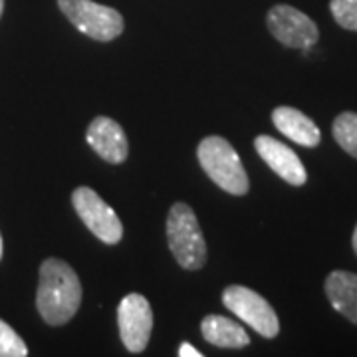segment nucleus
I'll return each instance as SVG.
<instances>
[{"label":"nucleus","mask_w":357,"mask_h":357,"mask_svg":"<svg viewBox=\"0 0 357 357\" xmlns=\"http://www.w3.org/2000/svg\"><path fill=\"white\" fill-rule=\"evenodd\" d=\"M326 296L335 312L357 326V274L333 270L326 278Z\"/></svg>","instance_id":"f8f14e48"},{"label":"nucleus","mask_w":357,"mask_h":357,"mask_svg":"<svg viewBox=\"0 0 357 357\" xmlns=\"http://www.w3.org/2000/svg\"><path fill=\"white\" fill-rule=\"evenodd\" d=\"M266 24L270 34L288 48L306 50V48H312L319 38L316 22L307 14L294 8L290 4L272 6L268 10Z\"/></svg>","instance_id":"0eeeda50"},{"label":"nucleus","mask_w":357,"mask_h":357,"mask_svg":"<svg viewBox=\"0 0 357 357\" xmlns=\"http://www.w3.org/2000/svg\"><path fill=\"white\" fill-rule=\"evenodd\" d=\"M117 324L123 345L131 354H141L153 330V312L147 298L135 292L128 294L117 307Z\"/></svg>","instance_id":"6e6552de"},{"label":"nucleus","mask_w":357,"mask_h":357,"mask_svg":"<svg viewBox=\"0 0 357 357\" xmlns=\"http://www.w3.org/2000/svg\"><path fill=\"white\" fill-rule=\"evenodd\" d=\"M28 347L13 328L0 319V357H26Z\"/></svg>","instance_id":"2eb2a0df"},{"label":"nucleus","mask_w":357,"mask_h":357,"mask_svg":"<svg viewBox=\"0 0 357 357\" xmlns=\"http://www.w3.org/2000/svg\"><path fill=\"white\" fill-rule=\"evenodd\" d=\"M167 241L177 264L185 270H199L206 262V243L197 215L185 203H175L167 217Z\"/></svg>","instance_id":"7ed1b4c3"},{"label":"nucleus","mask_w":357,"mask_h":357,"mask_svg":"<svg viewBox=\"0 0 357 357\" xmlns=\"http://www.w3.org/2000/svg\"><path fill=\"white\" fill-rule=\"evenodd\" d=\"M332 133L345 153L357 159V112H344L333 119Z\"/></svg>","instance_id":"4468645a"},{"label":"nucleus","mask_w":357,"mask_h":357,"mask_svg":"<svg viewBox=\"0 0 357 357\" xmlns=\"http://www.w3.org/2000/svg\"><path fill=\"white\" fill-rule=\"evenodd\" d=\"M222 304L229 307L236 318L246 321L262 337L270 340V337H276L280 332V321L274 307L270 306L260 294L246 286L234 284V286L225 288Z\"/></svg>","instance_id":"39448f33"},{"label":"nucleus","mask_w":357,"mask_h":357,"mask_svg":"<svg viewBox=\"0 0 357 357\" xmlns=\"http://www.w3.org/2000/svg\"><path fill=\"white\" fill-rule=\"evenodd\" d=\"M351 246H354V252L357 255V227L356 230H354V238H351Z\"/></svg>","instance_id":"a211bd4d"},{"label":"nucleus","mask_w":357,"mask_h":357,"mask_svg":"<svg viewBox=\"0 0 357 357\" xmlns=\"http://www.w3.org/2000/svg\"><path fill=\"white\" fill-rule=\"evenodd\" d=\"M330 10L342 28L357 32V0H330Z\"/></svg>","instance_id":"dca6fc26"},{"label":"nucleus","mask_w":357,"mask_h":357,"mask_svg":"<svg viewBox=\"0 0 357 357\" xmlns=\"http://www.w3.org/2000/svg\"><path fill=\"white\" fill-rule=\"evenodd\" d=\"M178 356L181 357H203V354L199 351V349H195L191 344H181V347H178Z\"/></svg>","instance_id":"f3484780"},{"label":"nucleus","mask_w":357,"mask_h":357,"mask_svg":"<svg viewBox=\"0 0 357 357\" xmlns=\"http://www.w3.org/2000/svg\"><path fill=\"white\" fill-rule=\"evenodd\" d=\"M255 147L260 159L286 183H290L294 187H302L307 181L306 167L302 165L300 157L294 153V149H290L288 145H284L270 135H258L255 139Z\"/></svg>","instance_id":"1a4fd4ad"},{"label":"nucleus","mask_w":357,"mask_h":357,"mask_svg":"<svg viewBox=\"0 0 357 357\" xmlns=\"http://www.w3.org/2000/svg\"><path fill=\"white\" fill-rule=\"evenodd\" d=\"M89 147L107 163H123L128 159L129 143L123 128L112 117L100 115L89 123L86 133Z\"/></svg>","instance_id":"9d476101"},{"label":"nucleus","mask_w":357,"mask_h":357,"mask_svg":"<svg viewBox=\"0 0 357 357\" xmlns=\"http://www.w3.org/2000/svg\"><path fill=\"white\" fill-rule=\"evenodd\" d=\"M272 121L282 135L302 145V147H318L321 141L319 128L300 109L290 105H280L272 112Z\"/></svg>","instance_id":"9b49d317"},{"label":"nucleus","mask_w":357,"mask_h":357,"mask_svg":"<svg viewBox=\"0 0 357 357\" xmlns=\"http://www.w3.org/2000/svg\"><path fill=\"white\" fill-rule=\"evenodd\" d=\"M197 157L204 173L213 178L222 191L236 195V197L248 192L250 183H248L243 161L236 153V149L225 137H218V135L204 137L199 143Z\"/></svg>","instance_id":"f03ea898"},{"label":"nucleus","mask_w":357,"mask_h":357,"mask_svg":"<svg viewBox=\"0 0 357 357\" xmlns=\"http://www.w3.org/2000/svg\"><path fill=\"white\" fill-rule=\"evenodd\" d=\"M77 217L102 243L117 244L123 236V225L115 211L89 187H77L72 195Z\"/></svg>","instance_id":"423d86ee"},{"label":"nucleus","mask_w":357,"mask_h":357,"mask_svg":"<svg viewBox=\"0 0 357 357\" xmlns=\"http://www.w3.org/2000/svg\"><path fill=\"white\" fill-rule=\"evenodd\" d=\"M82 304V284L76 270L60 258H46L40 266L36 307L50 326H64Z\"/></svg>","instance_id":"f257e3e1"},{"label":"nucleus","mask_w":357,"mask_h":357,"mask_svg":"<svg viewBox=\"0 0 357 357\" xmlns=\"http://www.w3.org/2000/svg\"><path fill=\"white\" fill-rule=\"evenodd\" d=\"M201 332L208 344L217 347L241 349L250 344V337L243 326L225 316H206L201 324Z\"/></svg>","instance_id":"ddd939ff"},{"label":"nucleus","mask_w":357,"mask_h":357,"mask_svg":"<svg viewBox=\"0 0 357 357\" xmlns=\"http://www.w3.org/2000/svg\"><path fill=\"white\" fill-rule=\"evenodd\" d=\"M0 258H2V236H0Z\"/></svg>","instance_id":"aec40b11"},{"label":"nucleus","mask_w":357,"mask_h":357,"mask_svg":"<svg viewBox=\"0 0 357 357\" xmlns=\"http://www.w3.org/2000/svg\"><path fill=\"white\" fill-rule=\"evenodd\" d=\"M60 10L82 34L98 42H112L123 32V16L93 0H58Z\"/></svg>","instance_id":"20e7f679"},{"label":"nucleus","mask_w":357,"mask_h":357,"mask_svg":"<svg viewBox=\"0 0 357 357\" xmlns=\"http://www.w3.org/2000/svg\"><path fill=\"white\" fill-rule=\"evenodd\" d=\"M2 10H4V0H0V16H2Z\"/></svg>","instance_id":"6ab92c4d"}]
</instances>
